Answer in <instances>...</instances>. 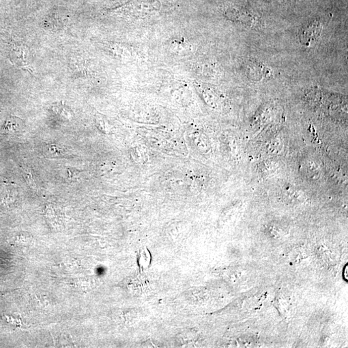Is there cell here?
Listing matches in <instances>:
<instances>
[{"instance_id": "1", "label": "cell", "mask_w": 348, "mask_h": 348, "mask_svg": "<svg viewBox=\"0 0 348 348\" xmlns=\"http://www.w3.org/2000/svg\"><path fill=\"white\" fill-rule=\"evenodd\" d=\"M322 26L319 21H314L309 23L302 30L300 41L305 46H310L318 40L321 35Z\"/></svg>"}, {"instance_id": "2", "label": "cell", "mask_w": 348, "mask_h": 348, "mask_svg": "<svg viewBox=\"0 0 348 348\" xmlns=\"http://www.w3.org/2000/svg\"><path fill=\"white\" fill-rule=\"evenodd\" d=\"M228 14L231 15V18L233 19H238L241 21L242 22L248 23L251 21V15L249 14L248 11H246L243 9L238 10L237 9H231L228 12Z\"/></svg>"}, {"instance_id": "3", "label": "cell", "mask_w": 348, "mask_h": 348, "mask_svg": "<svg viewBox=\"0 0 348 348\" xmlns=\"http://www.w3.org/2000/svg\"><path fill=\"white\" fill-rule=\"evenodd\" d=\"M53 110L58 116H59L60 117L63 118L64 119L69 121L72 118L70 111L67 108H66L64 105L59 104L56 105L55 107H53Z\"/></svg>"}, {"instance_id": "4", "label": "cell", "mask_w": 348, "mask_h": 348, "mask_svg": "<svg viewBox=\"0 0 348 348\" xmlns=\"http://www.w3.org/2000/svg\"><path fill=\"white\" fill-rule=\"evenodd\" d=\"M19 124L18 123V122H17L16 120L12 119L9 120V121L7 122V123H6V129L8 132H9V131H13V132H14V131L18 130L17 127H18V126L19 127Z\"/></svg>"}]
</instances>
